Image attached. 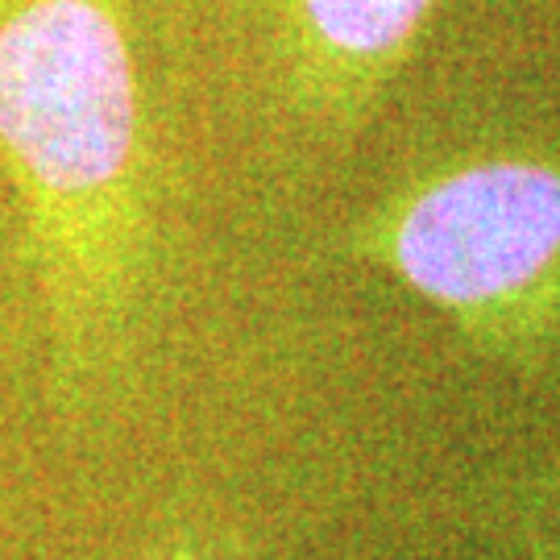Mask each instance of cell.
<instances>
[{"instance_id": "1", "label": "cell", "mask_w": 560, "mask_h": 560, "mask_svg": "<svg viewBox=\"0 0 560 560\" xmlns=\"http://www.w3.org/2000/svg\"><path fill=\"white\" fill-rule=\"evenodd\" d=\"M0 162L21 203L55 395L96 407L150 279L145 108L120 0H0Z\"/></svg>"}, {"instance_id": "2", "label": "cell", "mask_w": 560, "mask_h": 560, "mask_svg": "<svg viewBox=\"0 0 560 560\" xmlns=\"http://www.w3.org/2000/svg\"><path fill=\"white\" fill-rule=\"evenodd\" d=\"M399 275L490 345H527L560 316V171L474 162L420 183L358 229Z\"/></svg>"}, {"instance_id": "3", "label": "cell", "mask_w": 560, "mask_h": 560, "mask_svg": "<svg viewBox=\"0 0 560 560\" xmlns=\"http://www.w3.org/2000/svg\"><path fill=\"white\" fill-rule=\"evenodd\" d=\"M436 0H287L300 96L353 117L399 67Z\"/></svg>"}, {"instance_id": "4", "label": "cell", "mask_w": 560, "mask_h": 560, "mask_svg": "<svg viewBox=\"0 0 560 560\" xmlns=\"http://www.w3.org/2000/svg\"><path fill=\"white\" fill-rule=\"evenodd\" d=\"M145 560H212V552L208 548H196V544H166V548H159L154 557Z\"/></svg>"}]
</instances>
